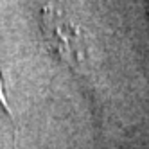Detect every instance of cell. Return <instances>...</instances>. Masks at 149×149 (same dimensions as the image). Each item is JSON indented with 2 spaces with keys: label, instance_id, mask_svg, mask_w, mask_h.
<instances>
[{
  "label": "cell",
  "instance_id": "cell-1",
  "mask_svg": "<svg viewBox=\"0 0 149 149\" xmlns=\"http://www.w3.org/2000/svg\"><path fill=\"white\" fill-rule=\"evenodd\" d=\"M40 29L45 47L67 67L77 70L88 59V47L79 25L54 6H45L40 13Z\"/></svg>",
  "mask_w": 149,
  "mask_h": 149
}]
</instances>
